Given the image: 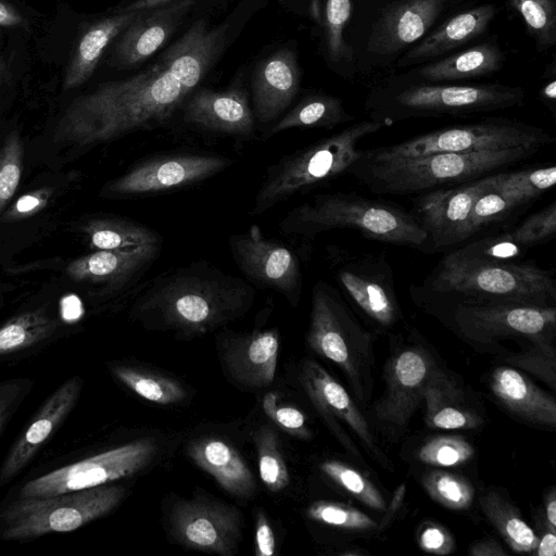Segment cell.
<instances>
[{
	"label": "cell",
	"instance_id": "6da1fadb",
	"mask_svg": "<svg viewBox=\"0 0 556 556\" xmlns=\"http://www.w3.org/2000/svg\"><path fill=\"white\" fill-rule=\"evenodd\" d=\"M225 30L200 20L146 71L77 97L59 118L53 141L90 147L165 125L205 77Z\"/></svg>",
	"mask_w": 556,
	"mask_h": 556
},
{
	"label": "cell",
	"instance_id": "7a4b0ae2",
	"mask_svg": "<svg viewBox=\"0 0 556 556\" xmlns=\"http://www.w3.org/2000/svg\"><path fill=\"white\" fill-rule=\"evenodd\" d=\"M255 299L248 280L195 261L141 285L130 315L148 329L194 337L242 317Z\"/></svg>",
	"mask_w": 556,
	"mask_h": 556
},
{
	"label": "cell",
	"instance_id": "3957f363",
	"mask_svg": "<svg viewBox=\"0 0 556 556\" xmlns=\"http://www.w3.org/2000/svg\"><path fill=\"white\" fill-rule=\"evenodd\" d=\"M526 91L498 83H427L392 75L375 85L364 108L384 126L412 118L464 117L520 106Z\"/></svg>",
	"mask_w": 556,
	"mask_h": 556
},
{
	"label": "cell",
	"instance_id": "277c9868",
	"mask_svg": "<svg viewBox=\"0 0 556 556\" xmlns=\"http://www.w3.org/2000/svg\"><path fill=\"white\" fill-rule=\"evenodd\" d=\"M280 231L306 241L334 229H353L369 240L425 248L427 235L412 212L395 203L345 192L321 193L281 219Z\"/></svg>",
	"mask_w": 556,
	"mask_h": 556
},
{
	"label": "cell",
	"instance_id": "5b68a950",
	"mask_svg": "<svg viewBox=\"0 0 556 556\" xmlns=\"http://www.w3.org/2000/svg\"><path fill=\"white\" fill-rule=\"evenodd\" d=\"M539 148L434 153L417 157L367 161L359 157L349 173L377 194H420L505 170L538 153Z\"/></svg>",
	"mask_w": 556,
	"mask_h": 556
},
{
	"label": "cell",
	"instance_id": "8992f818",
	"mask_svg": "<svg viewBox=\"0 0 556 556\" xmlns=\"http://www.w3.org/2000/svg\"><path fill=\"white\" fill-rule=\"evenodd\" d=\"M424 290L459 301H519L555 305L552 271L530 261H486L448 252L425 280Z\"/></svg>",
	"mask_w": 556,
	"mask_h": 556
},
{
	"label": "cell",
	"instance_id": "52a82bcc",
	"mask_svg": "<svg viewBox=\"0 0 556 556\" xmlns=\"http://www.w3.org/2000/svg\"><path fill=\"white\" fill-rule=\"evenodd\" d=\"M384 124L364 119L282 156L267 167L250 210L260 216L278 203L349 173L362 156L359 142Z\"/></svg>",
	"mask_w": 556,
	"mask_h": 556
},
{
	"label": "cell",
	"instance_id": "ba28073f",
	"mask_svg": "<svg viewBox=\"0 0 556 556\" xmlns=\"http://www.w3.org/2000/svg\"><path fill=\"white\" fill-rule=\"evenodd\" d=\"M374 334L348 307L342 294L326 281L313 287L308 348L336 365L346 378L353 399L368 404L374 389Z\"/></svg>",
	"mask_w": 556,
	"mask_h": 556
},
{
	"label": "cell",
	"instance_id": "9c48e42d",
	"mask_svg": "<svg viewBox=\"0 0 556 556\" xmlns=\"http://www.w3.org/2000/svg\"><path fill=\"white\" fill-rule=\"evenodd\" d=\"M543 128L506 117L442 127L391 146L363 150L362 159L383 161L434 153L497 151L518 147L542 149L554 142Z\"/></svg>",
	"mask_w": 556,
	"mask_h": 556
},
{
	"label": "cell",
	"instance_id": "30bf717a",
	"mask_svg": "<svg viewBox=\"0 0 556 556\" xmlns=\"http://www.w3.org/2000/svg\"><path fill=\"white\" fill-rule=\"evenodd\" d=\"M126 490L112 483L42 497H18L0 514V538L29 540L74 531L111 513Z\"/></svg>",
	"mask_w": 556,
	"mask_h": 556
},
{
	"label": "cell",
	"instance_id": "8fae6325",
	"mask_svg": "<svg viewBox=\"0 0 556 556\" xmlns=\"http://www.w3.org/2000/svg\"><path fill=\"white\" fill-rule=\"evenodd\" d=\"M464 0H392L370 25L362 52L355 55L363 73L395 66L399 58L425 37Z\"/></svg>",
	"mask_w": 556,
	"mask_h": 556
},
{
	"label": "cell",
	"instance_id": "7c38bea8",
	"mask_svg": "<svg viewBox=\"0 0 556 556\" xmlns=\"http://www.w3.org/2000/svg\"><path fill=\"white\" fill-rule=\"evenodd\" d=\"M452 319L459 333L476 344L505 339H554L556 306L519 301L455 302Z\"/></svg>",
	"mask_w": 556,
	"mask_h": 556
},
{
	"label": "cell",
	"instance_id": "4fadbf2b",
	"mask_svg": "<svg viewBox=\"0 0 556 556\" xmlns=\"http://www.w3.org/2000/svg\"><path fill=\"white\" fill-rule=\"evenodd\" d=\"M302 386L312 404L338 441L355 457L362 458L354 438L378 464L392 469V464L374 429L356 401L320 364L313 359L303 363Z\"/></svg>",
	"mask_w": 556,
	"mask_h": 556
},
{
	"label": "cell",
	"instance_id": "5bb4252c",
	"mask_svg": "<svg viewBox=\"0 0 556 556\" xmlns=\"http://www.w3.org/2000/svg\"><path fill=\"white\" fill-rule=\"evenodd\" d=\"M156 453L155 440L141 438L38 477L21 489L20 497L50 496L112 483L146 468Z\"/></svg>",
	"mask_w": 556,
	"mask_h": 556
},
{
	"label": "cell",
	"instance_id": "9a60e30c",
	"mask_svg": "<svg viewBox=\"0 0 556 556\" xmlns=\"http://www.w3.org/2000/svg\"><path fill=\"white\" fill-rule=\"evenodd\" d=\"M333 276L342 293L364 316L381 329L394 327L402 318L392 267L383 253L333 255Z\"/></svg>",
	"mask_w": 556,
	"mask_h": 556
},
{
	"label": "cell",
	"instance_id": "2e32d148",
	"mask_svg": "<svg viewBox=\"0 0 556 556\" xmlns=\"http://www.w3.org/2000/svg\"><path fill=\"white\" fill-rule=\"evenodd\" d=\"M233 160L218 154L174 153L155 155L136 163L106 182L101 195L135 198L198 185L224 172Z\"/></svg>",
	"mask_w": 556,
	"mask_h": 556
},
{
	"label": "cell",
	"instance_id": "e0dca14e",
	"mask_svg": "<svg viewBox=\"0 0 556 556\" xmlns=\"http://www.w3.org/2000/svg\"><path fill=\"white\" fill-rule=\"evenodd\" d=\"M503 172V170H502ZM498 173L417 194L412 213L427 235L425 251L457 247L472 237L470 214L477 199L494 188Z\"/></svg>",
	"mask_w": 556,
	"mask_h": 556
},
{
	"label": "cell",
	"instance_id": "ac0fdd59",
	"mask_svg": "<svg viewBox=\"0 0 556 556\" xmlns=\"http://www.w3.org/2000/svg\"><path fill=\"white\" fill-rule=\"evenodd\" d=\"M229 251L251 285L280 293L296 307L303 277L299 257L288 247L264 236L257 224L228 239Z\"/></svg>",
	"mask_w": 556,
	"mask_h": 556
},
{
	"label": "cell",
	"instance_id": "d6986e66",
	"mask_svg": "<svg viewBox=\"0 0 556 556\" xmlns=\"http://www.w3.org/2000/svg\"><path fill=\"white\" fill-rule=\"evenodd\" d=\"M439 367L429 350L421 344L399 349L387 363L386 390L374 406L377 422L389 432L401 435Z\"/></svg>",
	"mask_w": 556,
	"mask_h": 556
},
{
	"label": "cell",
	"instance_id": "ffe728a7",
	"mask_svg": "<svg viewBox=\"0 0 556 556\" xmlns=\"http://www.w3.org/2000/svg\"><path fill=\"white\" fill-rule=\"evenodd\" d=\"M170 529L187 548L232 555L241 539V513L227 503L198 494L178 501L170 511Z\"/></svg>",
	"mask_w": 556,
	"mask_h": 556
},
{
	"label": "cell",
	"instance_id": "44dd1931",
	"mask_svg": "<svg viewBox=\"0 0 556 556\" xmlns=\"http://www.w3.org/2000/svg\"><path fill=\"white\" fill-rule=\"evenodd\" d=\"M498 13L494 3H485L454 13L434 26L403 53L395 67L403 70L443 58L483 36Z\"/></svg>",
	"mask_w": 556,
	"mask_h": 556
},
{
	"label": "cell",
	"instance_id": "7402d4cb",
	"mask_svg": "<svg viewBox=\"0 0 556 556\" xmlns=\"http://www.w3.org/2000/svg\"><path fill=\"white\" fill-rule=\"evenodd\" d=\"M163 244L125 251L96 250L75 258L66 266V275L77 282L100 286L117 292L136 286L159 257Z\"/></svg>",
	"mask_w": 556,
	"mask_h": 556
},
{
	"label": "cell",
	"instance_id": "603a6c76",
	"mask_svg": "<svg viewBox=\"0 0 556 556\" xmlns=\"http://www.w3.org/2000/svg\"><path fill=\"white\" fill-rule=\"evenodd\" d=\"M182 117L198 129L239 138H249L255 128L254 113L240 85L224 91L198 90L188 98Z\"/></svg>",
	"mask_w": 556,
	"mask_h": 556
},
{
	"label": "cell",
	"instance_id": "cb8c5ba5",
	"mask_svg": "<svg viewBox=\"0 0 556 556\" xmlns=\"http://www.w3.org/2000/svg\"><path fill=\"white\" fill-rule=\"evenodd\" d=\"M81 386L79 377H72L48 397L5 457L0 468V486L18 475L60 427L75 406Z\"/></svg>",
	"mask_w": 556,
	"mask_h": 556
},
{
	"label": "cell",
	"instance_id": "d4e9b609",
	"mask_svg": "<svg viewBox=\"0 0 556 556\" xmlns=\"http://www.w3.org/2000/svg\"><path fill=\"white\" fill-rule=\"evenodd\" d=\"M194 0H179L140 14L118 35L114 58L122 66H135L154 54L176 30Z\"/></svg>",
	"mask_w": 556,
	"mask_h": 556
},
{
	"label": "cell",
	"instance_id": "484cf974",
	"mask_svg": "<svg viewBox=\"0 0 556 556\" xmlns=\"http://www.w3.org/2000/svg\"><path fill=\"white\" fill-rule=\"evenodd\" d=\"M556 233V203L529 215L513 229L484 237L452 252L467 258L518 261L530 248L546 243Z\"/></svg>",
	"mask_w": 556,
	"mask_h": 556
},
{
	"label": "cell",
	"instance_id": "4316f807",
	"mask_svg": "<svg viewBox=\"0 0 556 556\" xmlns=\"http://www.w3.org/2000/svg\"><path fill=\"white\" fill-rule=\"evenodd\" d=\"M300 83V68L291 50H278L263 60L252 77L254 117L261 124L277 119L294 100Z\"/></svg>",
	"mask_w": 556,
	"mask_h": 556
},
{
	"label": "cell",
	"instance_id": "83f0119b",
	"mask_svg": "<svg viewBox=\"0 0 556 556\" xmlns=\"http://www.w3.org/2000/svg\"><path fill=\"white\" fill-rule=\"evenodd\" d=\"M223 362L230 377L247 388L271 384L277 367L279 332L275 328L230 337Z\"/></svg>",
	"mask_w": 556,
	"mask_h": 556
},
{
	"label": "cell",
	"instance_id": "f1b7e54d",
	"mask_svg": "<svg viewBox=\"0 0 556 556\" xmlns=\"http://www.w3.org/2000/svg\"><path fill=\"white\" fill-rule=\"evenodd\" d=\"M505 55L494 37L464 50L452 52L435 61L414 66L402 76L427 83H452L488 77L500 72Z\"/></svg>",
	"mask_w": 556,
	"mask_h": 556
},
{
	"label": "cell",
	"instance_id": "f546056e",
	"mask_svg": "<svg viewBox=\"0 0 556 556\" xmlns=\"http://www.w3.org/2000/svg\"><path fill=\"white\" fill-rule=\"evenodd\" d=\"M491 393L522 421L544 428L556 426L555 399L526 374L511 366H498L490 375Z\"/></svg>",
	"mask_w": 556,
	"mask_h": 556
},
{
	"label": "cell",
	"instance_id": "4dcf8cb0",
	"mask_svg": "<svg viewBox=\"0 0 556 556\" xmlns=\"http://www.w3.org/2000/svg\"><path fill=\"white\" fill-rule=\"evenodd\" d=\"M422 401L426 404L425 419L430 428L470 430L483 424L481 414L460 383L441 367L429 380Z\"/></svg>",
	"mask_w": 556,
	"mask_h": 556
},
{
	"label": "cell",
	"instance_id": "1f68e13d",
	"mask_svg": "<svg viewBox=\"0 0 556 556\" xmlns=\"http://www.w3.org/2000/svg\"><path fill=\"white\" fill-rule=\"evenodd\" d=\"M191 460L211 475L225 491L240 498H251L256 492L255 478L240 455L226 441L218 438H202L187 447Z\"/></svg>",
	"mask_w": 556,
	"mask_h": 556
},
{
	"label": "cell",
	"instance_id": "d6a6232c",
	"mask_svg": "<svg viewBox=\"0 0 556 556\" xmlns=\"http://www.w3.org/2000/svg\"><path fill=\"white\" fill-rule=\"evenodd\" d=\"M141 11L116 12L91 24L80 37L65 71L63 88L74 89L87 81L97 68L109 45Z\"/></svg>",
	"mask_w": 556,
	"mask_h": 556
},
{
	"label": "cell",
	"instance_id": "836d02e7",
	"mask_svg": "<svg viewBox=\"0 0 556 556\" xmlns=\"http://www.w3.org/2000/svg\"><path fill=\"white\" fill-rule=\"evenodd\" d=\"M88 245L96 250L125 251L163 244L159 232L125 217H97L81 226Z\"/></svg>",
	"mask_w": 556,
	"mask_h": 556
},
{
	"label": "cell",
	"instance_id": "e575fe53",
	"mask_svg": "<svg viewBox=\"0 0 556 556\" xmlns=\"http://www.w3.org/2000/svg\"><path fill=\"white\" fill-rule=\"evenodd\" d=\"M354 116L346 112L340 98L315 92L304 97L266 132L271 137L291 128H333L350 123Z\"/></svg>",
	"mask_w": 556,
	"mask_h": 556
},
{
	"label": "cell",
	"instance_id": "d590c367",
	"mask_svg": "<svg viewBox=\"0 0 556 556\" xmlns=\"http://www.w3.org/2000/svg\"><path fill=\"white\" fill-rule=\"evenodd\" d=\"M351 11V0H325L321 24L326 58L330 66L346 79L353 78L357 72L353 48L344 39Z\"/></svg>",
	"mask_w": 556,
	"mask_h": 556
},
{
	"label": "cell",
	"instance_id": "8d00e7d4",
	"mask_svg": "<svg viewBox=\"0 0 556 556\" xmlns=\"http://www.w3.org/2000/svg\"><path fill=\"white\" fill-rule=\"evenodd\" d=\"M484 516L516 553H532L539 541L533 529L521 517L517 507L495 491L479 497Z\"/></svg>",
	"mask_w": 556,
	"mask_h": 556
},
{
	"label": "cell",
	"instance_id": "74e56055",
	"mask_svg": "<svg viewBox=\"0 0 556 556\" xmlns=\"http://www.w3.org/2000/svg\"><path fill=\"white\" fill-rule=\"evenodd\" d=\"M59 323L45 308L24 312L0 326V356L20 352L51 337Z\"/></svg>",
	"mask_w": 556,
	"mask_h": 556
},
{
	"label": "cell",
	"instance_id": "f35d334b",
	"mask_svg": "<svg viewBox=\"0 0 556 556\" xmlns=\"http://www.w3.org/2000/svg\"><path fill=\"white\" fill-rule=\"evenodd\" d=\"M112 374L138 396L159 405L176 404L186 396L185 389L177 380L151 370L115 365Z\"/></svg>",
	"mask_w": 556,
	"mask_h": 556
},
{
	"label": "cell",
	"instance_id": "ab89813d",
	"mask_svg": "<svg viewBox=\"0 0 556 556\" xmlns=\"http://www.w3.org/2000/svg\"><path fill=\"white\" fill-rule=\"evenodd\" d=\"M531 203L532 201L523 194L504 188L497 181L494 188L481 194L472 206L470 214L472 236L496 223L503 222Z\"/></svg>",
	"mask_w": 556,
	"mask_h": 556
},
{
	"label": "cell",
	"instance_id": "60d3db41",
	"mask_svg": "<svg viewBox=\"0 0 556 556\" xmlns=\"http://www.w3.org/2000/svg\"><path fill=\"white\" fill-rule=\"evenodd\" d=\"M509 8L522 18L538 52L556 43V0H507Z\"/></svg>",
	"mask_w": 556,
	"mask_h": 556
},
{
	"label": "cell",
	"instance_id": "b9f144b4",
	"mask_svg": "<svg viewBox=\"0 0 556 556\" xmlns=\"http://www.w3.org/2000/svg\"><path fill=\"white\" fill-rule=\"evenodd\" d=\"M320 471L333 483L367 507L386 511L388 505L378 488L354 467L336 459H327Z\"/></svg>",
	"mask_w": 556,
	"mask_h": 556
},
{
	"label": "cell",
	"instance_id": "7bdbcfd3",
	"mask_svg": "<svg viewBox=\"0 0 556 556\" xmlns=\"http://www.w3.org/2000/svg\"><path fill=\"white\" fill-rule=\"evenodd\" d=\"M553 341L554 339L530 341L526 350L505 355L504 362L508 366L539 378L552 390H555L556 349Z\"/></svg>",
	"mask_w": 556,
	"mask_h": 556
},
{
	"label": "cell",
	"instance_id": "ee69618b",
	"mask_svg": "<svg viewBox=\"0 0 556 556\" xmlns=\"http://www.w3.org/2000/svg\"><path fill=\"white\" fill-rule=\"evenodd\" d=\"M255 444L262 482L270 492L282 491L290 482V475L277 435L269 427H262L255 434Z\"/></svg>",
	"mask_w": 556,
	"mask_h": 556
},
{
	"label": "cell",
	"instance_id": "f6af8a7d",
	"mask_svg": "<svg viewBox=\"0 0 556 556\" xmlns=\"http://www.w3.org/2000/svg\"><path fill=\"white\" fill-rule=\"evenodd\" d=\"M422 485L433 501L453 510L469 508L475 497L473 486L467 479L447 471L428 472Z\"/></svg>",
	"mask_w": 556,
	"mask_h": 556
},
{
	"label": "cell",
	"instance_id": "bcb514c9",
	"mask_svg": "<svg viewBox=\"0 0 556 556\" xmlns=\"http://www.w3.org/2000/svg\"><path fill=\"white\" fill-rule=\"evenodd\" d=\"M475 455L472 444L460 435L430 438L417 451L418 459L438 468L457 467L468 463Z\"/></svg>",
	"mask_w": 556,
	"mask_h": 556
},
{
	"label": "cell",
	"instance_id": "7dc6e473",
	"mask_svg": "<svg viewBox=\"0 0 556 556\" xmlns=\"http://www.w3.org/2000/svg\"><path fill=\"white\" fill-rule=\"evenodd\" d=\"M306 515L314 521L346 530L372 531L379 528L369 515L343 503L317 501L309 505Z\"/></svg>",
	"mask_w": 556,
	"mask_h": 556
},
{
	"label": "cell",
	"instance_id": "c3c4849f",
	"mask_svg": "<svg viewBox=\"0 0 556 556\" xmlns=\"http://www.w3.org/2000/svg\"><path fill=\"white\" fill-rule=\"evenodd\" d=\"M23 142L20 134L10 132L0 148V213L15 194L23 168Z\"/></svg>",
	"mask_w": 556,
	"mask_h": 556
},
{
	"label": "cell",
	"instance_id": "681fc988",
	"mask_svg": "<svg viewBox=\"0 0 556 556\" xmlns=\"http://www.w3.org/2000/svg\"><path fill=\"white\" fill-rule=\"evenodd\" d=\"M262 406L267 417L288 434L304 440L312 437L304 414L296 407L278 405L274 393L269 392L263 396Z\"/></svg>",
	"mask_w": 556,
	"mask_h": 556
},
{
	"label": "cell",
	"instance_id": "f907efd6",
	"mask_svg": "<svg viewBox=\"0 0 556 556\" xmlns=\"http://www.w3.org/2000/svg\"><path fill=\"white\" fill-rule=\"evenodd\" d=\"M52 195V189L42 187L21 195L2 214V220L14 223L28 218L42 211Z\"/></svg>",
	"mask_w": 556,
	"mask_h": 556
},
{
	"label": "cell",
	"instance_id": "816d5d0a",
	"mask_svg": "<svg viewBox=\"0 0 556 556\" xmlns=\"http://www.w3.org/2000/svg\"><path fill=\"white\" fill-rule=\"evenodd\" d=\"M419 547L430 554L448 555L455 549V542L451 533L442 526L427 522L418 532Z\"/></svg>",
	"mask_w": 556,
	"mask_h": 556
},
{
	"label": "cell",
	"instance_id": "f5cc1de1",
	"mask_svg": "<svg viewBox=\"0 0 556 556\" xmlns=\"http://www.w3.org/2000/svg\"><path fill=\"white\" fill-rule=\"evenodd\" d=\"M30 381L11 379L0 382V432L27 393Z\"/></svg>",
	"mask_w": 556,
	"mask_h": 556
},
{
	"label": "cell",
	"instance_id": "db71d44e",
	"mask_svg": "<svg viewBox=\"0 0 556 556\" xmlns=\"http://www.w3.org/2000/svg\"><path fill=\"white\" fill-rule=\"evenodd\" d=\"M254 542L256 556H270L276 553L275 533L263 510H258L255 517Z\"/></svg>",
	"mask_w": 556,
	"mask_h": 556
},
{
	"label": "cell",
	"instance_id": "11a10c76",
	"mask_svg": "<svg viewBox=\"0 0 556 556\" xmlns=\"http://www.w3.org/2000/svg\"><path fill=\"white\" fill-rule=\"evenodd\" d=\"M555 60H553L548 67L545 70L547 77L543 75L544 84L539 92L540 101L552 112L556 114V75H555Z\"/></svg>",
	"mask_w": 556,
	"mask_h": 556
},
{
	"label": "cell",
	"instance_id": "9f6ffc18",
	"mask_svg": "<svg viewBox=\"0 0 556 556\" xmlns=\"http://www.w3.org/2000/svg\"><path fill=\"white\" fill-rule=\"evenodd\" d=\"M469 554L471 556H503L506 555L500 543L495 540L488 539L475 543Z\"/></svg>",
	"mask_w": 556,
	"mask_h": 556
},
{
	"label": "cell",
	"instance_id": "6f0895ef",
	"mask_svg": "<svg viewBox=\"0 0 556 556\" xmlns=\"http://www.w3.org/2000/svg\"><path fill=\"white\" fill-rule=\"evenodd\" d=\"M23 23L22 14L10 3L0 0V26L17 27Z\"/></svg>",
	"mask_w": 556,
	"mask_h": 556
},
{
	"label": "cell",
	"instance_id": "680465c9",
	"mask_svg": "<svg viewBox=\"0 0 556 556\" xmlns=\"http://www.w3.org/2000/svg\"><path fill=\"white\" fill-rule=\"evenodd\" d=\"M538 556H554L556 554V534L547 528L538 541L535 549L532 552Z\"/></svg>",
	"mask_w": 556,
	"mask_h": 556
},
{
	"label": "cell",
	"instance_id": "91938a15",
	"mask_svg": "<svg viewBox=\"0 0 556 556\" xmlns=\"http://www.w3.org/2000/svg\"><path fill=\"white\" fill-rule=\"evenodd\" d=\"M179 0H135L117 10V12L147 11Z\"/></svg>",
	"mask_w": 556,
	"mask_h": 556
},
{
	"label": "cell",
	"instance_id": "94428289",
	"mask_svg": "<svg viewBox=\"0 0 556 556\" xmlns=\"http://www.w3.org/2000/svg\"><path fill=\"white\" fill-rule=\"evenodd\" d=\"M545 519L547 528L556 531V492L552 489L545 498Z\"/></svg>",
	"mask_w": 556,
	"mask_h": 556
},
{
	"label": "cell",
	"instance_id": "6125c7cd",
	"mask_svg": "<svg viewBox=\"0 0 556 556\" xmlns=\"http://www.w3.org/2000/svg\"><path fill=\"white\" fill-rule=\"evenodd\" d=\"M325 0H308V11L313 20L321 26Z\"/></svg>",
	"mask_w": 556,
	"mask_h": 556
},
{
	"label": "cell",
	"instance_id": "be15d7a7",
	"mask_svg": "<svg viewBox=\"0 0 556 556\" xmlns=\"http://www.w3.org/2000/svg\"><path fill=\"white\" fill-rule=\"evenodd\" d=\"M0 51H1V31H0ZM1 79H2V63H1V55H0V86H1Z\"/></svg>",
	"mask_w": 556,
	"mask_h": 556
}]
</instances>
